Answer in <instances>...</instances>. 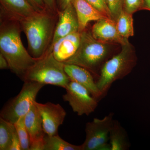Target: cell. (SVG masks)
Here are the masks:
<instances>
[{
  "mask_svg": "<svg viewBox=\"0 0 150 150\" xmlns=\"http://www.w3.org/2000/svg\"><path fill=\"white\" fill-rule=\"evenodd\" d=\"M0 18V53L8 62L9 69L23 80L38 59L33 58L23 46L20 22L1 13Z\"/></svg>",
  "mask_w": 150,
  "mask_h": 150,
  "instance_id": "obj_1",
  "label": "cell"
},
{
  "mask_svg": "<svg viewBox=\"0 0 150 150\" xmlns=\"http://www.w3.org/2000/svg\"><path fill=\"white\" fill-rule=\"evenodd\" d=\"M58 13L50 11L20 22L28 41L30 54L35 59L44 56L52 43Z\"/></svg>",
  "mask_w": 150,
  "mask_h": 150,
  "instance_id": "obj_2",
  "label": "cell"
},
{
  "mask_svg": "<svg viewBox=\"0 0 150 150\" xmlns=\"http://www.w3.org/2000/svg\"><path fill=\"white\" fill-rule=\"evenodd\" d=\"M109 55L107 43L96 40L91 31L85 29L81 32L80 43L77 50L64 63L83 67L95 75L97 80L103 67L109 60L108 59Z\"/></svg>",
  "mask_w": 150,
  "mask_h": 150,
  "instance_id": "obj_3",
  "label": "cell"
},
{
  "mask_svg": "<svg viewBox=\"0 0 150 150\" xmlns=\"http://www.w3.org/2000/svg\"><path fill=\"white\" fill-rule=\"evenodd\" d=\"M136 62V54L129 42L122 46L119 53L105 62L96 81L103 98L113 83L123 79L129 74Z\"/></svg>",
  "mask_w": 150,
  "mask_h": 150,
  "instance_id": "obj_4",
  "label": "cell"
},
{
  "mask_svg": "<svg viewBox=\"0 0 150 150\" xmlns=\"http://www.w3.org/2000/svg\"><path fill=\"white\" fill-rule=\"evenodd\" d=\"M65 64L54 57L50 48L46 54L37 59L25 75L23 81H32L65 88L70 80L64 69Z\"/></svg>",
  "mask_w": 150,
  "mask_h": 150,
  "instance_id": "obj_5",
  "label": "cell"
},
{
  "mask_svg": "<svg viewBox=\"0 0 150 150\" xmlns=\"http://www.w3.org/2000/svg\"><path fill=\"white\" fill-rule=\"evenodd\" d=\"M45 85L32 81H25L21 91L4 106L1 118L14 124L27 114L35 101L38 92Z\"/></svg>",
  "mask_w": 150,
  "mask_h": 150,
  "instance_id": "obj_6",
  "label": "cell"
},
{
  "mask_svg": "<svg viewBox=\"0 0 150 150\" xmlns=\"http://www.w3.org/2000/svg\"><path fill=\"white\" fill-rule=\"evenodd\" d=\"M114 113L110 112L102 118H94L86 124L85 141L83 150H111L109 133L113 124Z\"/></svg>",
  "mask_w": 150,
  "mask_h": 150,
  "instance_id": "obj_7",
  "label": "cell"
},
{
  "mask_svg": "<svg viewBox=\"0 0 150 150\" xmlns=\"http://www.w3.org/2000/svg\"><path fill=\"white\" fill-rule=\"evenodd\" d=\"M65 89L66 93L63 96V99L69 103L73 111L78 115H89L94 112L99 101L86 88L70 80Z\"/></svg>",
  "mask_w": 150,
  "mask_h": 150,
  "instance_id": "obj_8",
  "label": "cell"
},
{
  "mask_svg": "<svg viewBox=\"0 0 150 150\" xmlns=\"http://www.w3.org/2000/svg\"><path fill=\"white\" fill-rule=\"evenodd\" d=\"M43 120V131L46 135H58L59 127L64 121L67 112L59 104L51 102L39 103L35 101Z\"/></svg>",
  "mask_w": 150,
  "mask_h": 150,
  "instance_id": "obj_9",
  "label": "cell"
},
{
  "mask_svg": "<svg viewBox=\"0 0 150 150\" xmlns=\"http://www.w3.org/2000/svg\"><path fill=\"white\" fill-rule=\"evenodd\" d=\"M64 69L70 80L85 88L98 101L103 98L96 81L89 71L83 67L72 64H65Z\"/></svg>",
  "mask_w": 150,
  "mask_h": 150,
  "instance_id": "obj_10",
  "label": "cell"
},
{
  "mask_svg": "<svg viewBox=\"0 0 150 150\" xmlns=\"http://www.w3.org/2000/svg\"><path fill=\"white\" fill-rule=\"evenodd\" d=\"M91 34L96 40L103 43H116L121 46L129 42L118 33L115 21L109 18L97 21L92 28Z\"/></svg>",
  "mask_w": 150,
  "mask_h": 150,
  "instance_id": "obj_11",
  "label": "cell"
},
{
  "mask_svg": "<svg viewBox=\"0 0 150 150\" xmlns=\"http://www.w3.org/2000/svg\"><path fill=\"white\" fill-rule=\"evenodd\" d=\"M58 21L51 44L62 38L79 31L77 16L71 3L63 10L58 11Z\"/></svg>",
  "mask_w": 150,
  "mask_h": 150,
  "instance_id": "obj_12",
  "label": "cell"
},
{
  "mask_svg": "<svg viewBox=\"0 0 150 150\" xmlns=\"http://www.w3.org/2000/svg\"><path fill=\"white\" fill-rule=\"evenodd\" d=\"M0 8L1 13L19 22L40 13L26 0H0Z\"/></svg>",
  "mask_w": 150,
  "mask_h": 150,
  "instance_id": "obj_13",
  "label": "cell"
},
{
  "mask_svg": "<svg viewBox=\"0 0 150 150\" xmlns=\"http://www.w3.org/2000/svg\"><path fill=\"white\" fill-rule=\"evenodd\" d=\"M81 39V33L76 32L62 38L51 44L50 49L58 61L64 62L77 50Z\"/></svg>",
  "mask_w": 150,
  "mask_h": 150,
  "instance_id": "obj_14",
  "label": "cell"
},
{
  "mask_svg": "<svg viewBox=\"0 0 150 150\" xmlns=\"http://www.w3.org/2000/svg\"><path fill=\"white\" fill-rule=\"evenodd\" d=\"M71 3L76 13L79 32L86 29L89 22L108 18L86 0H71Z\"/></svg>",
  "mask_w": 150,
  "mask_h": 150,
  "instance_id": "obj_15",
  "label": "cell"
},
{
  "mask_svg": "<svg viewBox=\"0 0 150 150\" xmlns=\"http://www.w3.org/2000/svg\"><path fill=\"white\" fill-rule=\"evenodd\" d=\"M35 101L24 116L25 124L29 134L30 142L46 135L43 131L42 117Z\"/></svg>",
  "mask_w": 150,
  "mask_h": 150,
  "instance_id": "obj_16",
  "label": "cell"
},
{
  "mask_svg": "<svg viewBox=\"0 0 150 150\" xmlns=\"http://www.w3.org/2000/svg\"><path fill=\"white\" fill-rule=\"evenodd\" d=\"M111 150H127L131 147L128 134L121 123L114 120L109 133Z\"/></svg>",
  "mask_w": 150,
  "mask_h": 150,
  "instance_id": "obj_17",
  "label": "cell"
},
{
  "mask_svg": "<svg viewBox=\"0 0 150 150\" xmlns=\"http://www.w3.org/2000/svg\"><path fill=\"white\" fill-rule=\"evenodd\" d=\"M123 10L115 20V23L118 33L121 37L129 39L134 35L133 16Z\"/></svg>",
  "mask_w": 150,
  "mask_h": 150,
  "instance_id": "obj_18",
  "label": "cell"
},
{
  "mask_svg": "<svg viewBox=\"0 0 150 150\" xmlns=\"http://www.w3.org/2000/svg\"><path fill=\"white\" fill-rule=\"evenodd\" d=\"M44 150H83L81 145L72 144L62 139L59 135L45 137Z\"/></svg>",
  "mask_w": 150,
  "mask_h": 150,
  "instance_id": "obj_19",
  "label": "cell"
},
{
  "mask_svg": "<svg viewBox=\"0 0 150 150\" xmlns=\"http://www.w3.org/2000/svg\"><path fill=\"white\" fill-rule=\"evenodd\" d=\"M16 131L14 124L0 119V150H9L14 132Z\"/></svg>",
  "mask_w": 150,
  "mask_h": 150,
  "instance_id": "obj_20",
  "label": "cell"
},
{
  "mask_svg": "<svg viewBox=\"0 0 150 150\" xmlns=\"http://www.w3.org/2000/svg\"><path fill=\"white\" fill-rule=\"evenodd\" d=\"M24 116L21 117L14 124L20 140L22 150H30V138L25 124Z\"/></svg>",
  "mask_w": 150,
  "mask_h": 150,
  "instance_id": "obj_21",
  "label": "cell"
},
{
  "mask_svg": "<svg viewBox=\"0 0 150 150\" xmlns=\"http://www.w3.org/2000/svg\"><path fill=\"white\" fill-rule=\"evenodd\" d=\"M111 18L115 21L123 10V0H106Z\"/></svg>",
  "mask_w": 150,
  "mask_h": 150,
  "instance_id": "obj_22",
  "label": "cell"
},
{
  "mask_svg": "<svg viewBox=\"0 0 150 150\" xmlns=\"http://www.w3.org/2000/svg\"><path fill=\"white\" fill-rule=\"evenodd\" d=\"M143 0H123V10L133 14L142 10Z\"/></svg>",
  "mask_w": 150,
  "mask_h": 150,
  "instance_id": "obj_23",
  "label": "cell"
},
{
  "mask_svg": "<svg viewBox=\"0 0 150 150\" xmlns=\"http://www.w3.org/2000/svg\"><path fill=\"white\" fill-rule=\"evenodd\" d=\"M108 18L112 19L106 0H86Z\"/></svg>",
  "mask_w": 150,
  "mask_h": 150,
  "instance_id": "obj_24",
  "label": "cell"
},
{
  "mask_svg": "<svg viewBox=\"0 0 150 150\" xmlns=\"http://www.w3.org/2000/svg\"><path fill=\"white\" fill-rule=\"evenodd\" d=\"M35 10L40 13H43L49 11L46 8V5L43 0H26Z\"/></svg>",
  "mask_w": 150,
  "mask_h": 150,
  "instance_id": "obj_25",
  "label": "cell"
},
{
  "mask_svg": "<svg viewBox=\"0 0 150 150\" xmlns=\"http://www.w3.org/2000/svg\"><path fill=\"white\" fill-rule=\"evenodd\" d=\"M45 137L30 142V150H44Z\"/></svg>",
  "mask_w": 150,
  "mask_h": 150,
  "instance_id": "obj_26",
  "label": "cell"
},
{
  "mask_svg": "<svg viewBox=\"0 0 150 150\" xmlns=\"http://www.w3.org/2000/svg\"><path fill=\"white\" fill-rule=\"evenodd\" d=\"M20 140L17 133L16 129L14 132L10 147L9 150H21Z\"/></svg>",
  "mask_w": 150,
  "mask_h": 150,
  "instance_id": "obj_27",
  "label": "cell"
},
{
  "mask_svg": "<svg viewBox=\"0 0 150 150\" xmlns=\"http://www.w3.org/2000/svg\"><path fill=\"white\" fill-rule=\"evenodd\" d=\"M46 8L49 11L54 13H58L56 0H43Z\"/></svg>",
  "mask_w": 150,
  "mask_h": 150,
  "instance_id": "obj_28",
  "label": "cell"
},
{
  "mask_svg": "<svg viewBox=\"0 0 150 150\" xmlns=\"http://www.w3.org/2000/svg\"><path fill=\"white\" fill-rule=\"evenodd\" d=\"M71 3V0H56V6L58 11L64 9Z\"/></svg>",
  "mask_w": 150,
  "mask_h": 150,
  "instance_id": "obj_29",
  "label": "cell"
},
{
  "mask_svg": "<svg viewBox=\"0 0 150 150\" xmlns=\"http://www.w3.org/2000/svg\"><path fill=\"white\" fill-rule=\"evenodd\" d=\"M9 69L8 62L3 54L0 53V69Z\"/></svg>",
  "mask_w": 150,
  "mask_h": 150,
  "instance_id": "obj_30",
  "label": "cell"
},
{
  "mask_svg": "<svg viewBox=\"0 0 150 150\" xmlns=\"http://www.w3.org/2000/svg\"><path fill=\"white\" fill-rule=\"evenodd\" d=\"M142 10L150 11V0H143Z\"/></svg>",
  "mask_w": 150,
  "mask_h": 150,
  "instance_id": "obj_31",
  "label": "cell"
}]
</instances>
